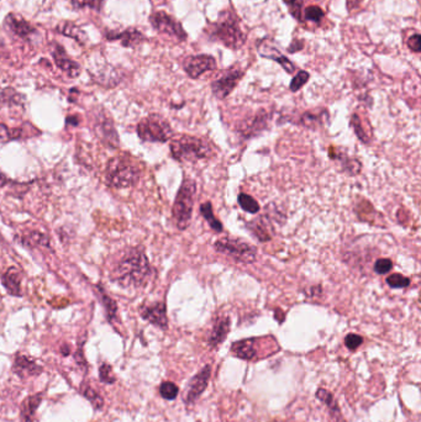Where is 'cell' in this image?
<instances>
[{
    "instance_id": "38",
    "label": "cell",
    "mask_w": 421,
    "mask_h": 422,
    "mask_svg": "<svg viewBox=\"0 0 421 422\" xmlns=\"http://www.w3.org/2000/svg\"><path fill=\"white\" fill-rule=\"evenodd\" d=\"M99 379L100 381H103L106 384H114L117 381V378H115V375L112 373V368H111L110 364H100Z\"/></svg>"
},
{
    "instance_id": "10",
    "label": "cell",
    "mask_w": 421,
    "mask_h": 422,
    "mask_svg": "<svg viewBox=\"0 0 421 422\" xmlns=\"http://www.w3.org/2000/svg\"><path fill=\"white\" fill-rule=\"evenodd\" d=\"M217 68V59L210 54H197L189 56L183 62V70L188 76L198 79L202 74Z\"/></svg>"
},
{
    "instance_id": "42",
    "label": "cell",
    "mask_w": 421,
    "mask_h": 422,
    "mask_svg": "<svg viewBox=\"0 0 421 422\" xmlns=\"http://www.w3.org/2000/svg\"><path fill=\"white\" fill-rule=\"evenodd\" d=\"M393 268V262L388 258H382L378 259L375 263V272L377 274H386L389 273Z\"/></svg>"
},
{
    "instance_id": "27",
    "label": "cell",
    "mask_w": 421,
    "mask_h": 422,
    "mask_svg": "<svg viewBox=\"0 0 421 422\" xmlns=\"http://www.w3.org/2000/svg\"><path fill=\"white\" fill-rule=\"evenodd\" d=\"M81 393L83 396L88 400L90 404L93 405L95 410H101L104 408V399L100 395L95 389L88 385V384H82L81 385Z\"/></svg>"
},
{
    "instance_id": "41",
    "label": "cell",
    "mask_w": 421,
    "mask_h": 422,
    "mask_svg": "<svg viewBox=\"0 0 421 422\" xmlns=\"http://www.w3.org/2000/svg\"><path fill=\"white\" fill-rule=\"evenodd\" d=\"M351 125L353 130H355V132H356L357 137L362 141L363 143H369V136L366 135L364 130H363V128H361L362 123H361V120H360L358 115H353V117H352Z\"/></svg>"
},
{
    "instance_id": "12",
    "label": "cell",
    "mask_w": 421,
    "mask_h": 422,
    "mask_svg": "<svg viewBox=\"0 0 421 422\" xmlns=\"http://www.w3.org/2000/svg\"><path fill=\"white\" fill-rule=\"evenodd\" d=\"M258 53L264 59H275V62H278L283 67V70L289 74H293L295 72V65L284 54H282L280 48L275 46V42L271 41L268 39H264L258 43Z\"/></svg>"
},
{
    "instance_id": "30",
    "label": "cell",
    "mask_w": 421,
    "mask_h": 422,
    "mask_svg": "<svg viewBox=\"0 0 421 422\" xmlns=\"http://www.w3.org/2000/svg\"><path fill=\"white\" fill-rule=\"evenodd\" d=\"M23 100L25 98L15 89L6 88L0 92V103L6 104V106H21L23 104Z\"/></svg>"
},
{
    "instance_id": "21",
    "label": "cell",
    "mask_w": 421,
    "mask_h": 422,
    "mask_svg": "<svg viewBox=\"0 0 421 422\" xmlns=\"http://www.w3.org/2000/svg\"><path fill=\"white\" fill-rule=\"evenodd\" d=\"M43 394L37 393L34 395H30L28 398L23 400L20 406V417L23 422H34V417L36 415V411L39 409V406L41 404Z\"/></svg>"
},
{
    "instance_id": "11",
    "label": "cell",
    "mask_w": 421,
    "mask_h": 422,
    "mask_svg": "<svg viewBox=\"0 0 421 422\" xmlns=\"http://www.w3.org/2000/svg\"><path fill=\"white\" fill-rule=\"evenodd\" d=\"M210 374V365H205L203 370L198 372V374L194 375L188 384L187 393L184 398L186 404L193 405L202 396V394L204 393L205 389L208 387Z\"/></svg>"
},
{
    "instance_id": "23",
    "label": "cell",
    "mask_w": 421,
    "mask_h": 422,
    "mask_svg": "<svg viewBox=\"0 0 421 422\" xmlns=\"http://www.w3.org/2000/svg\"><path fill=\"white\" fill-rule=\"evenodd\" d=\"M268 123V114L266 112H260L256 117H253V120L250 121V123H246L245 126L241 129V134L244 135V137H252L258 132L264 131L267 128Z\"/></svg>"
},
{
    "instance_id": "7",
    "label": "cell",
    "mask_w": 421,
    "mask_h": 422,
    "mask_svg": "<svg viewBox=\"0 0 421 422\" xmlns=\"http://www.w3.org/2000/svg\"><path fill=\"white\" fill-rule=\"evenodd\" d=\"M137 135L145 142H167L173 136L168 121L159 115H150L137 125Z\"/></svg>"
},
{
    "instance_id": "31",
    "label": "cell",
    "mask_w": 421,
    "mask_h": 422,
    "mask_svg": "<svg viewBox=\"0 0 421 422\" xmlns=\"http://www.w3.org/2000/svg\"><path fill=\"white\" fill-rule=\"evenodd\" d=\"M316 398L319 399L322 403L326 405L333 414L339 415L340 409L339 406H337V403H336V400L333 398V394L330 393L329 390L320 388V389L316 392Z\"/></svg>"
},
{
    "instance_id": "9",
    "label": "cell",
    "mask_w": 421,
    "mask_h": 422,
    "mask_svg": "<svg viewBox=\"0 0 421 422\" xmlns=\"http://www.w3.org/2000/svg\"><path fill=\"white\" fill-rule=\"evenodd\" d=\"M244 77V72L240 70H228L222 73V76L211 83V90L217 99L228 98L231 92L236 88L241 78Z\"/></svg>"
},
{
    "instance_id": "22",
    "label": "cell",
    "mask_w": 421,
    "mask_h": 422,
    "mask_svg": "<svg viewBox=\"0 0 421 422\" xmlns=\"http://www.w3.org/2000/svg\"><path fill=\"white\" fill-rule=\"evenodd\" d=\"M106 37H108V40H111V41H114V40L121 41L123 46L125 47H136L145 40L144 35L141 34L139 30L136 29L125 30L123 32H109Z\"/></svg>"
},
{
    "instance_id": "1",
    "label": "cell",
    "mask_w": 421,
    "mask_h": 422,
    "mask_svg": "<svg viewBox=\"0 0 421 422\" xmlns=\"http://www.w3.org/2000/svg\"><path fill=\"white\" fill-rule=\"evenodd\" d=\"M151 273L153 270L146 253L140 247H136L130 248L117 262L111 278L120 287L139 289L146 285Z\"/></svg>"
},
{
    "instance_id": "45",
    "label": "cell",
    "mask_w": 421,
    "mask_h": 422,
    "mask_svg": "<svg viewBox=\"0 0 421 422\" xmlns=\"http://www.w3.org/2000/svg\"><path fill=\"white\" fill-rule=\"evenodd\" d=\"M420 41L421 36L419 34H414V35L410 36L409 40H408V47L413 52H420Z\"/></svg>"
},
{
    "instance_id": "40",
    "label": "cell",
    "mask_w": 421,
    "mask_h": 422,
    "mask_svg": "<svg viewBox=\"0 0 421 422\" xmlns=\"http://www.w3.org/2000/svg\"><path fill=\"white\" fill-rule=\"evenodd\" d=\"M324 18V12L319 6H309L305 10V19L311 23H320Z\"/></svg>"
},
{
    "instance_id": "19",
    "label": "cell",
    "mask_w": 421,
    "mask_h": 422,
    "mask_svg": "<svg viewBox=\"0 0 421 422\" xmlns=\"http://www.w3.org/2000/svg\"><path fill=\"white\" fill-rule=\"evenodd\" d=\"M1 283L3 287L6 288V293L12 297L20 298L23 295L21 292V276L17 268H9L1 274Z\"/></svg>"
},
{
    "instance_id": "16",
    "label": "cell",
    "mask_w": 421,
    "mask_h": 422,
    "mask_svg": "<svg viewBox=\"0 0 421 422\" xmlns=\"http://www.w3.org/2000/svg\"><path fill=\"white\" fill-rule=\"evenodd\" d=\"M97 134L101 140L108 143L109 146L117 147L119 137H117V130L114 128V123L109 117H99L95 123Z\"/></svg>"
},
{
    "instance_id": "47",
    "label": "cell",
    "mask_w": 421,
    "mask_h": 422,
    "mask_svg": "<svg viewBox=\"0 0 421 422\" xmlns=\"http://www.w3.org/2000/svg\"><path fill=\"white\" fill-rule=\"evenodd\" d=\"M303 47H304V42L302 41V40H294L291 43V46L288 47V52H298L300 50H303Z\"/></svg>"
},
{
    "instance_id": "34",
    "label": "cell",
    "mask_w": 421,
    "mask_h": 422,
    "mask_svg": "<svg viewBox=\"0 0 421 422\" xmlns=\"http://www.w3.org/2000/svg\"><path fill=\"white\" fill-rule=\"evenodd\" d=\"M179 393V388L172 381H164L159 387V394L166 400H175Z\"/></svg>"
},
{
    "instance_id": "48",
    "label": "cell",
    "mask_w": 421,
    "mask_h": 422,
    "mask_svg": "<svg viewBox=\"0 0 421 422\" xmlns=\"http://www.w3.org/2000/svg\"><path fill=\"white\" fill-rule=\"evenodd\" d=\"M9 183H10V179L8 178V176H6L4 172L0 170V188L6 187Z\"/></svg>"
},
{
    "instance_id": "25",
    "label": "cell",
    "mask_w": 421,
    "mask_h": 422,
    "mask_svg": "<svg viewBox=\"0 0 421 422\" xmlns=\"http://www.w3.org/2000/svg\"><path fill=\"white\" fill-rule=\"evenodd\" d=\"M97 293H98V297H99L100 303H101L103 308H104V310H106L108 321H109V323H112V321L117 319V301L106 293L104 288L101 287L100 284L97 285Z\"/></svg>"
},
{
    "instance_id": "37",
    "label": "cell",
    "mask_w": 421,
    "mask_h": 422,
    "mask_svg": "<svg viewBox=\"0 0 421 422\" xmlns=\"http://www.w3.org/2000/svg\"><path fill=\"white\" fill-rule=\"evenodd\" d=\"M311 78V74L306 72V70H300L297 73V76L294 77L291 82V90L292 92H298L299 89L303 88V86H305L308 81Z\"/></svg>"
},
{
    "instance_id": "15",
    "label": "cell",
    "mask_w": 421,
    "mask_h": 422,
    "mask_svg": "<svg viewBox=\"0 0 421 422\" xmlns=\"http://www.w3.org/2000/svg\"><path fill=\"white\" fill-rule=\"evenodd\" d=\"M52 56L59 70L65 72L70 78H77L81 74V66L67 56L63 47L57 45L52 51Z\"/></svg>"
},
{
    "instance_id": "14",
    "label": "cell",
    "mask_w": 421,
    "mask_h": 422,
    "mask_svg": "<svg viewBox=\"0 0 421 422\" xmlns=\"http://www.w3.org/2000/svg\"><path fill=\"white\" fill-rule=\"evenodd\" d=\"M12 372L21 379H26L30 376H37L43 372L42 365L36 362V359L29 357L26 354H18L12 364Z\"/></svg>"
},
{
    "instance_id": "2",
    "label": "cell",
    "mask_w": 421,
    "mask_h": 422,
    "mask_svg": "<svg viewBox=\"0 0 421 422\" xmlns=\"http://www.w3.org/2000/svg\"><path fill=\"white\" fill-rule=\"evenodd\" d=\"M206 34L213 41L220 42L231 50L244 46L246 36L240 26V19L233 10H224L219 14L217 21L206 28Z\"/></svg>"
},
{
    "instance_id": "46",
    "label": "cell",
    "mask_w": 421,
    "mask_h": 422,
    "mask_svg": "<svg viewBox=\"0 0 421 422\" xmlns=\"http://www.w3.org/2000/svg\"><path fill=\"white\" fill-rule=\"evenodd\" d=\"M75 359H76L77 364L82 368H87V361L84 357V352H83V343H79V346L77 348L76 354H75Z\"/></svg>"
},
{
    "instance_id": "3",
    "label": "cell",
    "mask_w": 421,
    "mask_h": 422,
    "mask_svg": "<svg viewBox=\"0 0 421 422\" xmlns=\"http://www.w3.org/2000/svg\"><path fill=\"white\" fill-rule=\"evenodd\" d=\"M140 163L129 154H121L111 159L106 164V184L114 189L134 187L140 181Z\"/></svg>"
},
{
    "instance_id": "17",
    "label": "cell",
    "mask_w": 421,
    "mask_h": 422,
    "mask_svg": "<svg viewBox=\"0 0 421 422\" xmlns=\"http://www.w3.org/2000/svg\"><path fill=\"white\" fill-rule=\"evenodd\" d=\"M230 325L231 323L228 316L219 317L215 320L214 326L211 328L210 334L208 337V345L211 348H215L226 340L228 332H230Z\"/></svg>"
},
{
    "instance_id": "18",
    "label": "cell",
    "mask_w": 421,
    "mask_h": 422,
    "mask_svg": "<svg viewBox=\"0 0 421 422\" xmlns=\"http://www.w3.org/2000/svg\"><path fill=\"white\" fill-rule=\"evenodd\" d=\"M6 28L12 34L18 36V37H21V39H28L35 31V29L25 19L19 17V15H15V14H9L6 17Z\"/></svg>"
},
{
    "instance_id": "36",
    "label": "cell",
    "mask_w": 421,
    "mask_h": 422,
    "mask_svg": "<svg viewBox=\"0 0 421 422\" xmlns=\"http://www.w3.org/2000/svg\"><path fill=\"white\" fill-rule=\"evenodd\" d=\"M286 3V6L289 8V12L292 15L293 18L297 19L298 21L303 20V4L304 1L303 0H283Z\"/></svg>"
},
{
    "instance_id": "13",
    "label": "cell",
    "mask_w": 421,
    "mask_h": 422,
    "mask_svg": "<svg viewBox=\"0 0 421 422\" xmlns=\"http://www.w3.org/2000/svg\"><path fill=\"white\" fill-rule=\"evenodd\" d=\"M141 317L150 323H153L162 330L168 328V317H167V308L164 301L146 305L141 308Z\"/></svg>"
},
{
    "instance_id": "28",
    "label": "cell",
    "mask_w": 421,
    "mask_h": 422,
    "mask_svg": "<svg viewBox=\"0 0 421 422\" xmlns=\"http://www.w3.org/2000/svg\"><path fill=\"white\" fill-rule=\"evenodd\" d=\"M200 214H202V217H204L205 220L208 221V223L210 225L211 229L214 230L217 234L222 232L224 226H222V223L217 220V217H214V211H213V206H211L210 201H206V203L200 205Z\"/></svg>"
},
{
    "instance_id": "8",
    "label": "cell",
    "mask_w": 421,
    "mask_h": 422,
    "mask_svg": "<svg viewBox=\"0 0 421 422\" xmlns=\"http://www.w3.org/2000/svg\"><path fill=\"white\" fill-rule=\"evenodd\" d=\"M150 23L155 30L164 35L175 37L179 41L187 40V32L182 28V23L177 21L176 19L170 17V14L164 12H153L150 17Z\"/></svg>"
},
{
    "instance_id": "44",
    "label": "cell",
    "mask_w": 421,
    "mask_h": 422,
    "mask_svg": "<svg viewBox=\"0 0 421 422\" xmlns=\"http://www.w3.org/2000/svg\"><path fill=\"white\" fill-rule=\"evenodd\" d=\"M72 6L76 9H82L84 6L99 8V0H72Z\"/></svg>"
},
{
    "instance_id": "6",
    "label": "cell",
    "mask_w": 421,
    "mask_h": 422,
    "mask_svg": "<svg viewBox=\"0 0 421 422\" xmlns=\"http://www.w3.org/2000/svg\"><path fill=\"white\" fill-rule=\"evenodd\" d=\"M215 250L228 257L233 258L236 262L252 264L256 262L257 250L245 241L233 237H225L215 242Z\"/></svg>"
},
{
    "instance_id": "24",
    "label": "cell",
    "mask_w": 421,
    "mask_h": 422,
    "mask_svg": "<svg viewBox=\"0 0 421 422\" xmlns=\"http://www.w3.org/2000/svg\"><path fill=\"white\" fill-rule=\"evenodd\" d=\"M57 31L61 32L62 35L73 39L75 41L78 42V43H79V45H82V46H84V45L87 43V41H88V36H87V34H86V31L81 29V28H78V26L75 25V23H59V28H57Z\"/></svg>"
},
{
    "instance_id": "32",
    "label": "cell",
    "mask_w": 421,
    "mask_h": 422,
    "mask_svg": "<svg viewBox=\"0 0 421 422\" xmlns=\"http://www.w3.org/2000/svg\"><path fill=\"white\" fill-rule=\"evenodd\" d=\"M237 201H239V205L241 206V209H244L246 212L257 214L258 211H260V204L248 194L241 193L239 195Z\"/></svg>"
},
{
    "instance_id": "26",
    "label": "cell",
    "mask_w": 421,
    "mask_h": 422,
    "mask_svg": "<svg viewBox=\"0 0 421 422\" xmlns=\"http://www.w3.org/2000/svg\"><path fill=\"white\" fill-rule=\"evenodd\" d=\"M21 243L28 248L50 246V241H48L47 234L39 232V231H31L29 234H23L21 237Z\"/></svg>"
},
{
    "instance_id": "20",
    "label": "cell",
    "mask_w": 421,
    "mask_h": 422,
    "mask_svg": "<svg viewBox=\"0 0 421 422\" xmlns=\"http://www.w3.org/2000/svg\"><path fill=\"white\" fill-rule=\"evenodd\" d=\"M231 352L234 353L235 357L245 359V361H251L257 356V341L255 339L237 341L233 343Z\"/></svg>"
},
{
    "instance_id": "5",
    "label": "cell",
    "mask_w": 421,
    "mask_h": 422,
    "mask_svg": "<svg viewBox=\"0 0 421 422\" xmlns=\"http://www.w3.org/2000/svg\"><path fill=\"white\" fill-rule=\"evenodd\" d=\"M195 194H197V183L190 178H186L177 193L175 204L172 208V214L175 217L177 228L182 231L187 230L192 221Z\"/></svg>"
},
{
    "instance_id": "35",
    "label": "cell",
    "mask_w": 421,
    "mask_h": 422,
    "mask_svg": "<svg viewBox=\"0 0 421 422\" xmlns=\"http://www.w3.org/2000/svg\"><path fill=\"white\" fill-rule=\"evenodd\" d=\"M386 284L393 289H403L410 285V279L408 277L402 276L399 273H394L386 278Z\"/></svg>"
},
{
    "instance_id": "49",
    "label": "cell",
    "mask_w": 421,
    "mask_h": 422,
    "mask_svg": "<svg viewBox=\"0 0 421 422\" xmlns=\"http://www.w3.org/2000/svg\"><path fill=\"white\" fill-rule=\"evenodd\" d=\"M67 123L72 125V126H77L79 123V119L77 117H67Z\"/></svg>"
},
{
    "instance_id": "39",
    "label": "cell",
    "mask_w": 421,
    "mask_h": 422,
    "mask_svg": "<svg viewBox=\"0 0 421 422\" xmlns=\"http://www.w3.org/2000/svg\"><path fill=\"white\" fill-rule=\"evenodd\" d=\"M300 123L304 125L306 128L315 129L316 126L322 123V115H316L311 112H305L304 115L300 119Z\"/></svg>"
},
{
    "instance_id": "43",
    "label": "cell",
    "mask_w": 421,
    "mask_h": 422,
    "mask_svg": "<svg viewBox=\"0 0 421 422\" xmlns=\"http://www.w3.org/2000/svg\"><path fill=\"white\" fill-rule=\"evenodd\" d=\"M363 339L360 336V334H350L346 336L345 339V345L349 350H351V351H355L357 350L358 347L362 345Z\"/></svg>"
},
{
    "instance_id": "4",
    "label": "cell",
    "mask_w": 421,
    "mask_h": 422,
    "mask_svg": "<svg viewBox=\"0 0 421 422\" xmlns=\"http://www.w3.org/2000/svg\"><path fill=\"white\" fill-rule=\"evenodd\" d=\"M172 157L178 162H197L200 159H208L213 157L214 150L209 142L194 137L183 135L170 142Z\"/></svg>"
},
{
    "instance_id": "29",
    "label": "cell",
    "mask_w": 421,
    "mask_h": 422,
    "mask_svg": "<svg viewBox=\"0 0 421 422\" xmlns=\"http://www.w3.org/2000/svg\"><path fill=\"white\" fill-rule=\"evenodd\" d=\"M248 228L251 229L252 234L257 237L261 242H267L272 239V236L269 234L267 223H264V217H258L256 220H253Z\"/></svg>"
},
{
    "instance_id": "33",
    "label": "cell",
    "mask_w": 421,
    "mask_h": 422,
    "mask_svg": "<svg viewBox=\"0 0 421 422\" xmlns=\"http://www.w3.org/2000/svg\"><path fill=\"white\" fill-rule=\"evenodd\" d=\"M23 129H9L4 123H0V142H9V141L18 140L23 137Z\"/></svg>"
}]
</instances>
